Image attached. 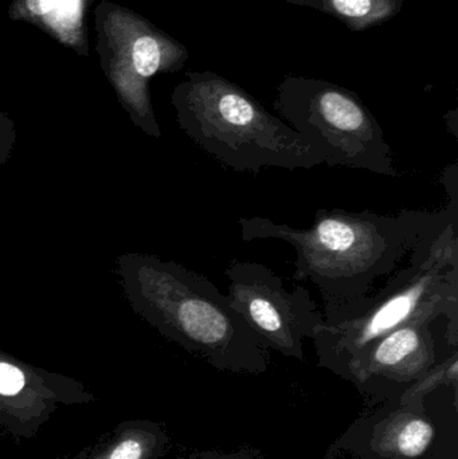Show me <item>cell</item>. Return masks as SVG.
I'll return each mask as SVG.
<instances>
[{
	"mask_svg": "<svg viewBox=\"0 0 458 459\" xmlns=\"http://www.w3.org/2000/svg\"><path fill=\"white\" fill-rule=\"evenodd\" d=\"M428 212H401L397 217L343 209H320L308 229H295L269 218H239L244 242L279 239L296 250L292 280L311 281L323 299L344 301L367 296L382 275L394 272L410 253Z\"/></svg>",
	"mask_w": 458,
	"mask_h": 459,
	"instance_id": "cell-1",
	"label": "cell"
},
{
	"mask_svg": "<svg viewBox=\"0 0 458 459\" xmlns=\"http://www.w3.org/2000/svg\"><path fill=\"white\" fill-rule=\"evenodd\" d=\"M117 274L132 309L167 339L220 368H265L268 347L203 275L137 253L118 258Z\"/></svg>",
	"mask_w": 458,
	"mask_h": 459,
	"instance_id": "cell-2",
	"label": "cell"
},
{
	"mask_svg": "<svg viewBox=\"0 0 458 459\" xmlns=\"http://www.w3.org/2000/svg\"><path fill=\"white\" fill-rule=\"evenodd\" d=\"M428 212L408 266L376 296L324 299V324L315 336L324 366L346 368L376 340L441 302L458 301V194Z\"/></svg>",
	"mask_w": 458,
	"mask_h": 459,
	"instance_id": "cell-3",
	"label": "cell"
},
{
	"mask_svg": "<svg viewBox=\"0 0 458 459\" xmlns=\"http://www.w3.org/2000/svg\"><path fill=\"white\" fill-rule=\"evenodd\" d=\"M183 131L226 169L258 174L264 169H309L327 163L324 145L272 117L230 89L187 91L175 99Z\"/></svg>",
	"mask_w": 458,
	"mask_h": 459,
	"instance_id": "cell-4",
	"label": "cell"
},
{
	"mask_svg": "<svg viewBox=\"0 0 458 459\" xmlns=\"http://www.w3.org/2000/svg\"><path fill=\"white\" fill-rule=\"evenodd\" d=\"M99 67L132 123L150 136H161L151 105L148 82L169 66L171 46L134 11L99 0L94 10Z\"/></svg>",
	"mask_w": 458,
	"mask_h": 459,
	"instance_id": "cell-5",
	"label": "cell"
},
{
	"mask_svg": "<svg viewBox=\"0 0 458 459\" xmlns=\"http://www.w3.org/2000/svg\"><path fill=\"white\" fill-rule=\"evenodd\" d=\"M231 307L268 348L303 358V340L315 339L324 324L311 293L300 285L285 289L281 278L258 262L233 259L225 272Z\"/></svg>",
	"mask_w": 458,
	"mask_h": 459,
	"instance_id": "cell-6",
	"label": "cell"
},
{
	"mask_svg": "<svg viewBox=\"0 0 458 459\" xmlns=\"http://www.w3.org/2000/svg\"><path fill=\"white\" fill-rule=\"evenodd\" d=\"M292 128L314 136L328 152L327 166L363 169L381 177L400 172L384 131L360 102L339 91H317L311 102L284 108Z\"/></svg>",
	"mask_w": 458,
	"mask_h": 459,
	"instance_id": "cell-7",
	"label": "cell"
},
{
	"mask_svg": "<svg viewBox=\"0 0 458 459\" xmlns=\"http://www.w3.org/2000/svg\"><path fill=\"white\" fill-rule=\"evenodd\" d=\"M96 401L73 377L24 363L0 350V429L13 438H35L58 410Z\"/></svg>",
	"mask_w": 458,
	"mask_h": 459,
	"instance_id": "cell-8",
	"label": "cell"
},
{
	"mask_svg": "<svg viewBox=\"0 0 458 459\" xmlns=\"http://www.w3.org/2000/svg\"><path fill=\"white\" fill-rule=\"evenodd\" d=\"M443 316L449 318V340L457 347L458 301L441 302L376 340L344 369L360 383L378 377L400 383L419 379L437 364L432 324Z\"/></svg>",
	"mask_w": 458,
	"mask_h": 459,
	"instance_id": "cell-9",
	"label": "cell"
},
{
	"mask_svg": "<svg viewBox=\"0 0 458 459\" xmlns=\"http://www.w3.org/2000/svg\"><path fill=\"white\" fill-rule=\"evenodd\" d=\"M91 0H13V21L32 24L81 56H89L88 19Z\"/></svg>",
	"mask_w": 458,
	"mask_h": 459,
	"instance_id": "cell-10",
	"label": "cell"
},
{
	"mask_svg": "<svg viewBox=\"0 0 458 459\" xmlns=\"http://www.w3.org/2000/svg\"><path fill=\"white\" fill-rule=\"evenodd\" d=\"M167 438L158 425L126 420L116 428L109 441L89 459H158Z\"/></svg>",
	"mask_w": 458,
	"mask_h": 459,
	"instance_id": "cell-11",
	"label": "cell"
},
{
	"mask_svg": "<svg viewBox=\"0 0 458 459\" xmlns=\"http://www.w3.org/2000/svg\"><path fill=\"white\" fill-rule=\"evenodd\" d=\"M435 438V429L424 418L401 412L384 423L378 447L385 455L402 459L421 457Z\"/></svg>",
	"mask_w": 458,
	"mask_h": 459,
	"instance_id": "cell-12",
	"label": "cell"
},
{
	"mask_svg": "<svg viewBox=\"0 0 458 459\" xmlns=\"http://www.w3.org/2000/svg\"><path fill=\"white\" fill-rule=\"evenodd\" d=\"M458 379V353L454 350L449 358L441 363L436 364L427 374L416 380V385L409 388L403 395V403L416 402L424 398L427 394L432 393L441 385H454L456 387Z\"/></svg>",
	"mask_w": 458,
	"mask_h": 459,
	"instance_id": "cell-13",
	"label": "cell"
},
{
	"mask_svg": "<svg viewBox=\"0 0 458 459\" xmlns=\"http://www.w3.org/2000/svg\"><path fill=\"white\" fill-rule=\"evenodd\" d=\"M15 128L13 120L0 110V166L7 160L13 150Z\"/></svg>",
	"mask_w": 458,
	"mask_h": 459,
	"instance_id": "cell-14",
	"label": "cell"
},
{
	"mask_svg": "<svg viewBox=\"0 0 458 459\" xmlns=\"http://www.w3.org/2000/svg\"><path fill=\"white\" fill-rule=\"evenodd\" d=\"M333 5L341 15L360 18L370 13L371 0H333Z\"/></svg>",
	"mask_w": 458,
	"mask_h": 459,
	"instance_id": "cell-15",
	"label": "cell"
}]
</instances>
